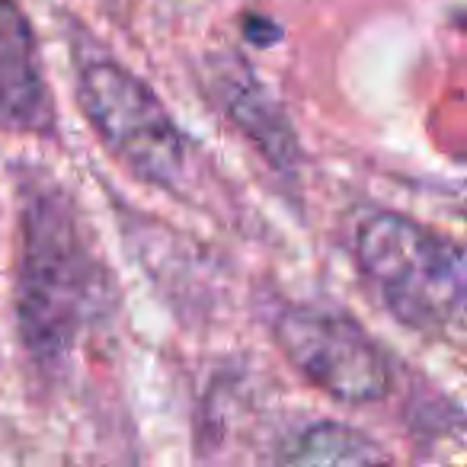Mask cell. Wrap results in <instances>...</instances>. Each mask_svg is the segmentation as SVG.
Here are the masks:
<instances>
[{"label": "cell", "mask_w": 467, "mask_h": 467, "mask_svg": "<svg viewBox=\"0 0 467 467\" xmlns=\"http://www.w3.org/2000/svg\"><path fill=\"white\" fill-rule=\"evenodd\" d=\"M20 195L16 330L29 362L55 371L109 307V273L61 182L36 173Z\"/></svg>", "instance_id": "6da1fadb"}, {"label": "cell", "mask_w": 467, "mask_h": 467, "mask_svg": "<svg viewBox=\"0 0 467 467\" xmlns=\"http://www.w3.org/2000/svg\"><path fill=\"white\" fill-rule=\"evenodd\" d=\"M356 260L368 285L403 327L445 333L467 295L458 241L400 212H371L356 231Z\"/></svg>", "instance_id": "7a4b0ae2"}, {"label": "cell", "mask_w": 467, "mask_h": 467, "mask_svg": "<svg viewBox=\"0 0 467 467\" xmlns=\"http://www.w3.org/2000/svg\"><path fill=\"white\" fill-rule=\"evenodd\" d=\"M78 103L122 167L150 186H176L186 173V138L163 99L116 58H87Z\"/></svg>", "instance_id": "3957f363"}, {"label": "cell", "mask_w": 467, "mask_h": 467, "mask_svg": "<svg viewBox=\"0 0 467 467\" xmlns=\"http://www.w3.org/2000/svg\"><path fill=\"white\" fill-rule=\"evenodd\" d=\"M275 343L282 356L333 400L362 407L388 397V356L349 314L311 305L288 307L275 320Z\"/></svg>", "instance_id": "277c9868"}, {"label": "cell", "mask_w": 467, "mask_h": 467, "mask_svg": "<svg viewBox=\"0 0 467 467\" xmlns=\"http://www.w3.org/2000/svg\"><path fill=\"white\" fill-rule=\"evenodd\" d=\"M0 131L55 135V103L39 42L16 0H0Z\"/></svg>", "instance_id": "5b68a950"}, {"label": "cell", "mask_w": 467, "mask_h": 467, "mask_svg": "<svg viewBox=\"0 0 467 467\" xmlns=\"http://www.w3.org/2000/svg\"><path fill=\"white\" fill-rule=\"evenodd\" d=\"M214 80H218L221 106L231 116V122L269 157L273 167H295L301 157L295 129L285 112H282V106L256 80V74L250 67H244L241 61H227V67L214 74Z\"/></svg>", "instance_id": "8992f818"}, {"label": "cell", "mask_w": 467, "mask_h": 467, "mask_svg": "<svg viewBox=\"0 0 467 467\" xmlns=\"http://www.w3.org/2000/svg\"><path fill=\"white\" fill-rule=\"evenodd\" d=\"M285 464L317 467V464H381L388 451L371 435L349 422H314L298 432L279 454Z\"/></svg>", "instance_id": "52a82bcc"}, {"label": "cell", "mask_w": 467, "mask_h": 467, "mask_svg": "<svg viewBox=\"0 0 467 467\" xmlns=\"http://www.w3.org/2000/svg\"><path fill=\"white\" fill-rule=\"evenodd\" d=\"M247 36L256 42V46H273V42L282 39V33L275 26H269V23H250L247 26Z\"/></svg>", "instance_id": "ba28073f"}]
</instances>
